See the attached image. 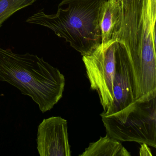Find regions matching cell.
Segmentation results:
<instances>
[{
    "label": "cell",
    "mask_w": 156,
    "mask_h": 156,
    "mask_svg": "<svg viewBox=\"0 0 156 156\" xmlns=\"http://www.w3.org/2000/svg\"><path fill=\"white\" fill-rule=\"evenodd\" d=\"M119 16L112 38L126 55L135 84L142 88L156 85V29L150 0H117Z\"/></svg>",
    "instance_id": "1"
},
{
    "label": "cell",
    "mask_w": 156,
    "mask_h": 156,
    "mask_svg": "<svg viewBox=\"0 0 156 156\" xmlns=\"http://www.w3.org/2000/svg\"><path fill=\"white\" fill-rule=\"evenodd\" d=\"M0 81L31 98L43 113L53 108L62 98L65 86L64 76L43 58L1 48Z\"/></svg>",
    "instance_id": "2"
},
{
    "label": "cell",
    "mask_w": 156,
    "mask_h": 156,
    "mask_svg": "<svg viewBox=\"0 0 156 156\" xmlns=\"http://www.w3.org/2000/svg\"><path fill=\"white\" fill-rule=\"evenodd\" d=\"M106 0H62L57 13L37 12L26 22L49 28L82 56L91 53L101 43L100 9Z\"/></svg>",
    "instance_id": "3"
},
{
    "label": "cell",
    "mask_w": 156,
    "mask_h": 156,
    "mask_svg": "<svg viewBox=\"0 0 156 156\" xmlns=\"http://www.w3.org/2000/svg\"><path fill=\"white\" fill-rule=\"evenodd\" d=\"M156 89L135 99L120 111L100 114L107 134L119 141L156 147Z\"/></svg>",
    "instance_id": "4"
},
{
    "label": "cell",
    "mask_w": 156,
    "mask_h": 156,
    "mask_svg": "<svg viewBox=\"0 0 156 156\" xmlns=\"http://www.w3.org/2000/svg\"><path fill=\"white\" fill-rule=\"evenodd\" d=\"M116 43V40L112 38L107 42L101 43L88 55L83 56L91 89L98 94L105 113L108 112L113 103Z\"/></svg>",
    "instance_id": "5"
},
{
    "label": "cell",
    "mask_w": 156,
    "mask_h": 156,
    "mask_svg": "<svg viewBox=\"0 0 156 156\" xmlns=\"http://www.w3.org/2000/svg\"><path fill=\"white\" fill-rule=\"evenodd\" d=\"M37 144L41 156H71L67 120L60 116L44 119L38 126Z\"/></svg>",
    "instance_id": "6"
},
{
    "label": "cell",
    "mask_w": 156,
    "mask_h": 156,
    "mask_svg": "<svg viewBox=\"0 0 156 156\" xmlns=\"http://www.w3.org/2000/svg\"><path fill=\"white\" fill-rule=\"evenodd\" d=\"M115 66L113 82V100L106 115L126 108L135 100V83L130 62L126 54L116 46Z\"/></svg>",
    "instance_id": "7"
},
{
    "label": "cell",
    "mask_w": 156,
    "mask_h": 156,
    "mask_svg": "<svg viewBox=\"0 0 156 156\" xmlns=\"http://www.w3.org/2000/svg\"><path fill=\"white\" fill-rule=\"evenodd\" d=\"M120 141L106 134L98 141L89 144L80 156H130Z\"/></svg>",
    "instance_id": "8"
},
{
    "label": "cell",
    "mask_w": 156,
    "mask_h": 156,
    "mask_svg": "<svg viewBox=\"0 0 156 156\" xmlns=\"http://www.w3.org/2000/svg\"><path fill=\"white\" fill-rule=\"evenodd\" d=\"M119 16V5L117 0H106L100 9L99 24L101 43L107 42L112 38Z\"/></svg>",
    "instance_id": "9"
},
{
    "label": "cell",
    "mask_w": 156,
    "mask_h": 156,
    "mask_svg": "<svg viewBox=\"0 0 156 156\" xmlns=\"http://www.w3.org/2000/svg\"><path fill=\"white\" fill-rule=\"evenodd\" d=\"M36 0H0V28L3 23L20 10L33 4Z\"/></svg>",
    "instance_id": "10"
},
{
    "label": "cell",
    "mask_w": 156,
    "mask_h": 156,
    "mask_svg": "<svg viewBox=\"0 0 156 156\" xmlns=\"http://www.w3.org/2000/svg\"><path fill=\"white\" fill-rule=\"evenodd\" d=\"M151 15L152 24L155 25L156 20V0H150Z\"/></svg>",
    "instance_id": "11"
},
{
    "label": "cell",
    "mask_w": 156,
    "mask_h": 156,
    "mask_svg": "<svg viewBox=\"0 0 156 156\" xmlns=\"http://www.w3.org/2000/svg\"><path fill=\"white\" fill-rule=\"evenodd\" d=\"M140 156H152L149 146L145 143L141 144L140 150Z\"/></svg>",
    "instance_id": "12"
}]
</instances>
